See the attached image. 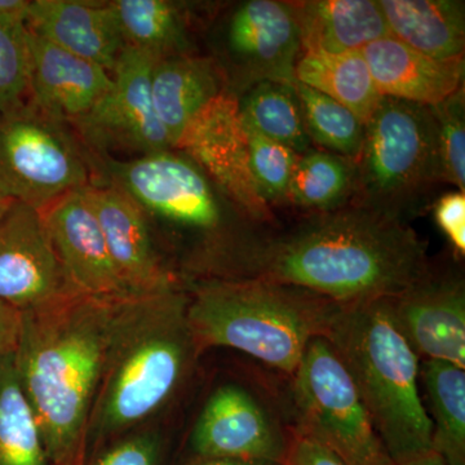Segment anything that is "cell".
<instances>
[{"label": "cell", "mask_w": 465, "mask_h": 465, "mask_svg": "<svg viewBox=\"0 0 465 465\" xmlns=\"http://www.w3.org/2000/svg\"><path fill=\"white\" fill-rule=\"evenodd\" d=\"M290 379L293 430L329 449L347 465H396L365 403L330 341L309 342Z\"/></svg>", "instance_id": "8"}, {"label": "cell", "mask_w": 465, "mask_h": 465, "mask_svg": "<svg viewBox=\"0 0 465 465\" xmlns=\"http://www.w3.org/2000/svg\"><path fill=\"white\" fill-rule=\"evenodd\" d=\"M29 3L27 0H0V17L26 25Z\"/></svg>", "instance_id": "38"}, {"label": "cell", "mask_w": 465, "mask_h": 465, "mask_svg": "<svg viewBox=\"0 0 465 465\" xmlns=\"http://www.w3.org/2000/svg\"><path fill=\"white\" fill-rule=\"evenodd\" d=\"M390 35L427 56L464 57L465 7L459 0H378Z\"/></svg>", "instance_id": "23"}, {"label": "cell", "mask_w": 465, "mask_h": 465, "mask_svg": "<svg viewBox=\"0 0 465 465\" xmlns=\"http://www.w3.org/2000/svg\"><path fill=\"white\" fill-rule=\"evenodd\" d=\"M11 204L12 201L7 200V198L3 197V195L0 194V220H2L5 213H7Z\"/></svg>", "instance_id": "41"}, {"label": "cell", "mask_w": 465, "mask_h": 465, "mask_svg": "<svg viewBox=\"0 0 465 465\" xmlns=\"http://www.w3.org/2000/svg\"><path fill=\"white\" fill-rule=\"evenodd\" d=\"M356 164L351 159L322 149L299 154L283 206L307 213L344 206L353 198Z\"/></svg>", "instance_id": "28"}, {"label": "cell", "mask_w": 465, "mask_h": 465, "mask_svg": "<svg viewBox=\"0 0 465 465\" xmlns=\"http://www.w3.org/2000/svg\"><path fill=\"white\" fill-rule=\"evenodd\" d=\"M29 79L27 27L0 17V113L24 103Z\"/></svg>", "instance_id": "33"}, {"label": "cell", "mask_w": 465, "mask_h": 465, "mask_svg": "<svg viewBox=\"0 0 465 465\" xmlns=\"http://www.w3.org/2000/svg\"><path fill=\"white\" fill-rule=\"evenodd\" d=\"M0 465H50L17 381L14 354L0 360Z\"/></svg>", "instance_id": "29"}, {"label": "cell", "mask_w": 465, "mask_h": 465, "mask_svg": "<svg viewBox=\"0 0 465 465\" xmlns=\"http://www.w3.org/2000/svg\"><path fill=\"white\" fill-rule=\"evenodd\" d=\"M26 27L109 73L125 47L109 3L33 0L27 9Z\"/></svg>", "instance_id": "20"}, {"label": "cell", "mask_w": 465, "mask_h": 465, "mask_svg": "<svg viewBox=\"0 0 465 465\" xmlns=\"http://www.w3.org/2000/svg\"><path fill=\"white\" fill-rule=\"evenodd\" d=\"M434 219L459 255L465 253V194L450 192L434 204Z\"/></svg>", "instance_id": "35"}, {"label": "cell", "mask_w": 465, "mask_h": 465, "mask_svg": "<svg viewBox=\"0 0 465 465\" xmlns=\"http://www.w3.org/2000/svg\"><path fill=\"white\" fill-rule=\"evenodd\" d=\"M174 149L192 159L255 224L278 225L253 179L240 103L231 92L220 94L192 119Z\"/></svg>", "instance_id": "11"}, {"label": "cell", "mask_w": 465, "mask_h": 465, "mask_svg": "<svg viewBox=\"0 0 465 465\" xmlns=\"http://www.w3.org/2000/svg\"><path fill=\"white\" fill-rule=\"evenodd\" d=\"M119 278L130 295L182 286L153 246L145 213L124 192L108 183L85 188Z\"/></svg>", "instance_id": "17"}, {"label": "cell", "mask_w": 465, "mask_h": 465, "mask_svg": "<svg viewBox=\"0 0 465 465\" xmlns=\"http://www.w3.org/2000/svg\"><path fill=\"white\" fill-rule=\"evenodd\" d=\"M280 465H347L329 449L304 434L291 430L289 450Z\"/></svg>", "instance_id": "36"}, {"label": "cell", "mask_w": 465, "mask_h": 465, "mask_svg": "<svg viewBox=\"0 0 465 465\" xmlns=\"http://www.w3.org/2000/svg\"><path fill=\"white\" fill-rule=\"evenodd\" d=\"M183 286L116 300L88 430V455L159 414L185 387L202 351Z\"/></svg>", "instance_id": "3"}, {"label": "cell", "mask_w": 465, "mask_h": 465, "mask_svg": "<svg viewBox=\"0 0 465 465\" xmlns=\"http://www.w3.org/2000/svg\"><path fill=\"white\" fill-rule=\"evenodd\" d=\"M397 465H446V463L437 452L430 451L427 454L420 455V457L410 459L405 463Z\"/></svg>", "instance_id": "40"}, {"label": "cell", "mask_w": 465, "mask_h": 465, "mask_svg": "<svg viewBox=\"0 0 465 465\" xmlns=\"http://www.w3.org/2000/svg\"><path fill=\"white\" fill-rule=\"evenodd\" d=\"M291 432L249 388L238 382L219 385L202 407L189 446L194 459H234L280 465Z\"/></svg>", "instance_id": "12"}, {"label": "cell", "mask_w": 465, "mask_h": 465, "mask_svg": "<svg viewBox=\"0 0 465 465\" xmlns=\"http://www.w3.org/2000/svg\"><path fill=\"white\" fill-rule=\"evenodd\" d=\"M420 381L432 421L433 451L446 465H465V369L421 360Z\"/></svg>", "instance_id": "25"}, {"label": "cell", "mask_w": 465, "mask_h": 465, "mask_svg": "<svg viewBox=\"0 0 465 465\" xmlns=\"http://www.w3.org/2000/svg\"><path fill=\"white\" fill-rule=\"evenodd\" d=\"M381 97L433 106L464 87V57L440 60L387 35L362 50Z\"/></svg>", "instance_id": "19"}, {"label": "cell", "mask_w": 465, "mask_h": 465, "mask_svg": "<svg viewBox=\"0 0 465 465\" xmlns=\"http://www.w3.org/2000/svg\"><path fill=\"white\" fill-rule=\"evenodd\" d=\"M222 43L229 65L226 90L238 99L262 82L295 84L302 48L290 2L246 0L234 5L225 18Z\"/></svg>", "instance_id": "10"}, {"label": "cell", "mask_w": 465, "mask_h": 465, "mask_svg": "<svg viewBox=\"0 0 465 465\" xmlns=\"http://www.w3.org/2000/svg\"><path fill=\"white\" fill-rule=\"evenodd\" d=\"M94 183L90 161L66 124L35 105L0 113V194L43 211Z\"/></svg>", "instance_id": "9"}, {"label": "cell", "mask_w": 465, "mask_h": 465, "mask_svg": "<svg viewBox=\"0 0 465 465\" xmlns=\"http://www.w3.org/2000/svg\"><path fill=\"white\" fill-rule=\"evenodd\" d=\"M432 110L436 145L442 183L465 192V90L454 94Z\"/></svg>", "instance_id": "31"}, {"label": "cell", "mask_w": 465, "mask_h": 465, "mask_svg": "<svg viewBox=\"0 0 465 465\" xmlns=\"http://www.w3.org/2000/svg\"><path fill=\"white\" fill-rule=\"evenodd\" d=\"M225 91L224 76L213 57L189 54L155 61L153 103L173 149L192 119Z\"/></svg>", "instance_id": "22"}, {"label": "cell", "mask_w": 465, "mask_h": 465, "mask_svg": "<svg viewBox=\"0 0 465 465\" xmlns=\"http://www.w3.org/2000/svg\"><path fill=\"white\" fill-rule=\"evenodd\" d=\"M295 78L296 82L341 104L365 124L381 100L362 51L302 54L296 64Z\"/></svg>", "instance_id": "26"}, {"label": "cell", "mask_w": 465, "mask_h": 465, "mask_svg": "<svg viewBox=\"0 0 465 465\" xmlns=\"http://www.w3.org/2000/svg\"><path fill=\"white\" fill-rule=\"evenodd\" d=\"M155 60L125 45L113 70V87L74 125L94 143H119L143 154L173 149L152 94Z\"/></svg>", "instance_id": "14"}, {"label": "cell", "mask_w": 465, "mask_h": 465, "mask_svg": "<svg viewBox=\"0 0 465 465\" xmlns=\"http://www.w3.org/2000/svg\"><path fill=\"white\" fill-rule=\"evenodd\" d=\"M238 103L242 124L253 133L298 154L316 148L307 133L293 84L262 82L242 94Z\"/></svg>", "instance_id": "27"}, {"label": "cell", "mask_w": 465, "mask_h": 465, "mask_svg": "<svg viewBox=\"0 0 465 465\" xmlns=\"http://www.w3.org/2000/svg\"><path fill=\"white\" fill-rule=\"evenodd\" d=\"M430 269L406 220L349 202L266 229L226 280L292 284L351 305L393 298Z\"/></svg>", "instance_id": "1"}, {"label": "cell", "mask_w": 465, "mask_h": 465, "mask_svg": "<svg viewBox=\"0 0 465 465\" xmlns=\"http://www.w3.org/2000/svg\"><path fill=\"white\" fill-rule=\"evenodd\" d=\"M118 299L75 293L23 313L15 369L50 465L87 460L92 409Z\"/></svg>", "instance_id": "2"}, {"label": "cell", "mask_w": 465, "mask_h": 465, "mask_svg": "<svg viewBox=\"0 0 465 465\" xmlns=\"http://www.w3.org/2000/svg\"><path fill=\"white\" fill-rule=\"evenodd\" d=\"M354 164L351 202L406 220L442 183L430 106L381 97Z\"/></svg>", "instance_id": "7"}, {"label": "cell", "mask_w": 465, "mask_h": 465, "mask_svg": "<svg viewBox=\"0 0 465 465\" xmlns=\"http://www.w3.org/2000/svg\"><path fill=\"white\" fill-rule=\"evenodd\" d=\"M23 313L0 302V360L14 354L20 338Z\"/></svg>", "instance_id": "37"}, {"label": "cell", "mask_w": 465, "mask_h": 465, "mask_svg": "<svg viewBox=\"0 0 465 465\" xmlns=\"http://www.w3.org/2000/svg\"><path fill=\"white\" fill-rule=\"evenodd\" d=\"M75 293L42 211L12 202L0 220V302L24 313Z\"/></svg>", "instance_id": "13"}, {"label": "cell", "mask_w": 465, "mask_h": 465, "mask_svg": "<svg viewBox=\"0 0 465 465\" xmlns=\"http://www.w3.org/2000/svg\"><path fill=\"white\" fill-rule=\"evenodd\" d=\"M125 45L155 61L193 54L185 8L167 0L109 2Z\"/></svg>", "instance_id": "24"}, {"label": "cell", "mask_w": 465, "mask_h": 465, "mask_svg": "<svg viewBox=\"0 0 465 465\" xmlns=\"http://www.w3.org/2000/svg\"><path fill=\"white\" fill-rule=\"evenodd\" d=\"M244 127V125H243ZM253 179L269 206H283L298 153L244 127Z\"/></svg>", "instance_id": "32"}, {"label": "cell", "mask_w": 465, "mask_h": 465, "mask_svg": "<svg viewBox=\"0 0 465 465\" xmlns=\"http://www.w3.org/2000/svg\"><path fill=\"white\" fill-rule=\"evenodd\" d=\"M341 357L394 464L433 451L420 394V358L388 313L385 299L342 305L326 338Z\"/></svg>", "instance_id": "5"}, {"label": "cell", "mask_w": 465, "mask_h": 465, "mask_svg": "<svg viewBox=\"0 0 465 465\" xmlns=\"http://www.w3.org/2000/svg\"><path fill=\"white\" fill-rule=\"evenodd\" d=\"M305 127L314 146L356 161L365 137V124L322 92L295 82Z\"/></svg>", "instance_id": "30"}, {"label": "cell", "mask_w": 465, "mask_h": 465, "mask_svg": "<svg viewBox=\"0 0 465 465\" xmlns=\"http://www.w3.org/2000/svg\"><path fill=\"white\" fill-rule=\"evenodd\" d=\"M139 430L101 446L84 465H162L163 437L157 430Z\"/></svg>", "instance_id": "34"}, {"label": "cell", "mask_w": 465, "mask_h": 465, "mask_svg": "<svg viewBox=\"0 0 465 465\" xmlns=\"http://www.w3.org/2000/svg\"><path fill=\"white\" fill-rule=\"evenodd\" d=\"M33 105L60 124H75L113 87L104 67L75 56L27 30Z\"/></svg>", "instance_id": "18"}, {"label": "cell", "mask_w": 465, "mask_h": 465, "mask_svg": "<svg viewBox=\"0 0 465 465\" xmlns=\"http://www.w3.org/2000/svg\"><path fill=\"white\" fill-rule=\"evenodd\" d=\"M188 465H272L259 461L234 460V459H194Z\"/></svg>", "instance_id": "39"}, {"label": "cell", "mask_w": 465, "mask_h": 465, "mask_svg": "<svg viewBox=\"0 0 465 465\" xmlns=\"http://www.w3.org/2000/svg\"><path fill=\"white\" fill-rule=\"evenodd\" d=\"M388 313L420 360L465 369V287L460 275L430 273L393 298Z\"/></svg>", "instance_id": "15"}, {"label": "cell", "mask_w": 465, "mask_h": 465, "mask_svg": "<svg viewBox=\"0 0 465 465\" xmlns=\"http://www.w3.org/2000/svg\"><path fill=\"white\" fill-rule=\"evenodd\" d=\"M188 321L201 351H243L287 378L309 342L326 338L342 304L292 284L204 278L188 291Z\"/></svg>", "instance_id": "4"}, {"label": "cell", "mask_w": 465, "mask_h": 465, "mask_svg": "<svg viewBox=\"0 0 465 465\" xmlns=\"http://www.w3.org/2000/svg\"><path fill=\"white\" fill-rule=\"evenodd\" d=\"M109 183L152 213L197 241L194 268L223 278L252 246L264 226L255 224L192 159L176 149L133 161L104 159Z\"/></svg>", "instance_id": "6"}, {"label": "cell", "mask_w": 465, "mask_h": 465, "mask_svg": "<svg viewBox=\"0 0 465 465\" xmlns=\"http://www.w3.org/2000/svg\"><path fill=\"white\" fill-rule=\"evenodd\" d=\"M85 188L67 193L45 208L43 219L58 259L79 293L124 298L130 293L116 272Z\"/></svg>", "instance_id": "16"}, {"label": "cell", "mask_w": 465, "mask_h": 465, "mask_svg": "<svg viewBox=\"0 0 465 465\" xmlns=\"http://www.w3.org/2000/svg\"><path fill=\"white\" fill-rule=\"evenodd\" d=\"M290 5L298 21L302 54L362 51L390 35L376 0H299Z\"/></svg>", "instance_id": "21"}]
</instances>
